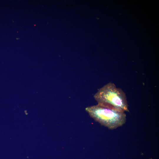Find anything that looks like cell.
I'll return each mask as SVG.
<instances>
[{
	"label": "cell",
	"mask_w": 159,
	"mask_h": 159,
	"mask_svg": "<svg viewBox=\"0 0 159 159\" xmlns=\"http://www.w3.org/2000/svg\"><path fill=\"white\" fill-rule=\"evenodd\" d=\"M85 110L95 121L110 129L121 127L126 121L125 112L98 104L87 107Z\"/></svg>",
	"instance_id": "2"
},
{
	"label": "cell",
	"mask_w": 159,
	"mask_h": 159,
	"mask_svg": "<svg viewBox=\"0 0 159 159\" xmlns=\"http://www.w3.org/2000/svg\"><path fill=\"white\" fill-rule=\"evenodd\" d=\"M97 104L118 110L129 112L125 94L112 82L105 85L94 94Z\"/></svg>",
	"instance_id": "1"
}]
</instances>
